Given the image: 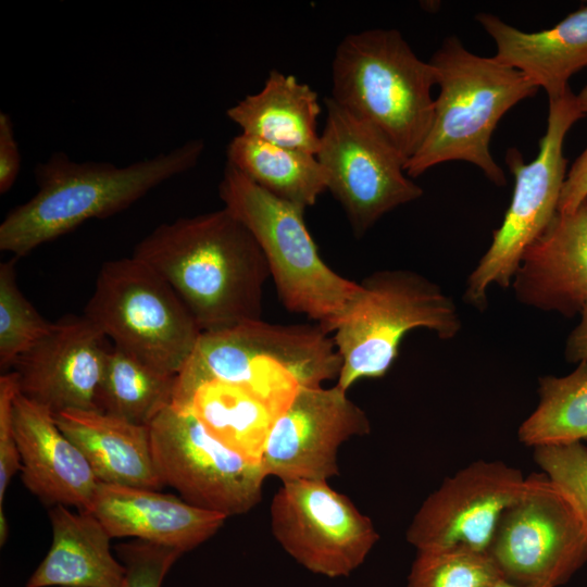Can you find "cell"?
Here are the masks:
<instances>
[{"label": "cell", "instance_id": "1", "mask_svg": "<svg viewBox=\"0 0 587 587\" xmlns=\"http://www.w3.org/2000/svg\"><path fill=\"white\" fill-rule=\"evenodd\" d=\"M132 255L173 288L202 333L261 320L268 264L250 229L225 207L159 225Z\"/></svg>", "mask_w": 587, "mask_h": 587}, {"label": "cell", "instance_id": "2", "mask_svg": "<svg viewBox=\"0 0 587 587\" xmlns=\"http://www.w3.org/2000/svg\"><path fill=\"white\" fill-rule=\"evenodd\" d=\"M204 147L202 139H191L127 166L76 162L63 151L52 153L34 168L38 191L0 224V249L17 259L90 218L120 213L157 186L195 167Z\"/></svg>", "mask_w": 587, "mask_h": 587}, {"label": "cell", "instance_id": "3", "mask_svg": "<svg viewBox=\"0 0 587 587\" xmlns=\"http://www.w3.org/2000/svg\"><path fill=\"white\" fill-rule=\"evenodd\" d=\"M341 358L328 333L316 325H278L262 320L201 334L176 376L172 405L187 409L203 383L248 387L280 414L303 387L337 379Z\"/></svg>", "mask_w": 587, "mask_h": 587}, {"label": "cell", "instance_id": "4", "mask_svg": "<svg viewBox=\"0 0 587 587\" xmlns=\"http://www.w3.org/2000/svg\"><path fill=\"white\" fill-rule=\"evenodd\" d=\"M439 93L434 103L429 132L405 163L409 177L448 161L477 166L501 187L507 178L490 153V138L502 116L538 88L521 72L495 57L469 51L455 37H447L429 60Z\"/></svg>", "mask_w": 587, "mask_h": 587}, {"label": "cell", "instance_id": "5", "mask_svg": "<svg viewBox=\"0 0 587 587\" xmlns=\"http://www.w3.org/2000/svg\"><path fill=\"white\" fill-rule=\"evenodd\" d=\"M435 85L434 66L397 29L350 34L336 49L330 98L377 132L405 163L429 132Z\"/></svg>", "mask_w": 587, "mask_h": 587}, {"label": "cell", "instance_id": "6", "mask_svg": "<svg viewBox=\"0 0 587 587\" xmlns=\"http://www.w3.org/2000/svg\"><path fill=\"white\" fill-rule=\"evenodd\" d=\"M218 192L224 207L260 245L286 309L333 333L361 285L340 276L322 260L305 226L304 210L265 191L228 163Z\"/></svg>", "mask_w": 587, "mask_h": 587}, {"label": "cell", "instance_id": "7", "mask_svg": "<svg viewBox=\"0 0 587 587\" xmlns=\"http://www.w3.org/2000/svg\"><path fill=\"white\" fill-rule=\"evenodd\" d=\"M360 285L359 295L333 332L341 358L336 385L345 391L362 378L383 377L410 330L426 328L449 340L462 328L454 301L416 272L377 271Z\"/></svg>", "mask_w": 587, "mask_h": 587}, {"label": "cell", "instance_id": "8", "mask_svg": "<svg viewBox=\"0 0 587 587\" xmlns=\"http://www.w3.org/2000/svg\"><path fill=\"white\" fill-rule=\"evenodd\" d=\"M84 315L115 347L176 376L202 334L173 288L134 255L102 264Z\"/></svg>", "mask_w": 587, "mask_h": 587}, {"label": "cell", "instance_id": "9", "mask_svg": "<svg viewBox=\"0 0 587 587\" xmlns=\"http://www.w3.org/2000/svg\"><path fill=\"white\" fill-rule=\"evenodd\" d=\"M586 114L570 89L549 100L547 128L539 140L537 157L525 163L511 148L505 163L514 176L510 205L491 242L466 280L464 301L484 311L491 285L511 286L525 250L545 232L558 214V203L566 177L567 160L563 145L567 132Z\"/></svg>", "mask_w": 587, "mask_h": 587}, {"label": "cell", "instance_id": "10", "mask_svg": "<svg viewBox=\"0 0 587 587\" xmlns=\"http://www.w3.org/2000/svg\"><path fill=\"white\" fill-rule=\"evenodd\" d=\"M487 553L508 582L559 587L587 562V530L566 495L533 473L503 511Z\"/></svg>", "mask_w": 587, "mask_h": 587}, {"label": "cell", "instance_id": "11", "mask_svg": "<svg viewBox=\"0 0 587 587\" xmlns=\"http://www.w3.org/2000/svg\"><path fill=\"white\" fill-rule=\"evenodd\" d=\"M149 428L158 476L185 501L227 517L259 504L267 477L262 463L218 442L188 409L171 404Z\"/></svg>", "mask_w": 587, "mask_h": 587}, {"label": "cell", "instance_id": "12", "mask_svg": "<svg viewBox=\"0 0 587 587\" xmlns=\"http://www.w3.org/2000/svg\"><path fill=\"white\" fill-rule=\"evenodd\" d=\"M316 158L327 189L344 208L355 235L382 216L419 199L422 188L405 173V160L377 132L350 115L332 98Z\"/></svg>", "mask_w": 587, "mask_h": 587}, {"label": "cell", "instance_id": "13", "mask_svg": "<svg viewBox=\"0 0 587 587\" xmlns=\"http://www.w3.org/2000/svg\"><path fill=\"white\" fill-rule=\"evenodd\" d=\"M270 515L280 547L308 571L329 578L349 576L379 539L372 520L327 480L283 482Z\"/></svg>", "mask_w": 587, "mask_h": 587}, {"label": "cell", "instance_id": "14", "mask_svg": "<svg viewBox=\"0 0 587 587\" xmlns=\"http://www.w3.org/2000/svg\"><path fill=\"white\" fill-rule=\"evenodd\" d=\"M526 477L502 461H474L444 479L421 504L405 533L416 551L464 547L487 552L503 511Z\"/></svg>", "mask_w": 587, "mask_h": 587}, {"label": "cell", "instance_id": "15", "mask_svg": "<svg viewBox=\"0 0 587 587\" xmlns=\"http://www.w3.org/2000/svg\"><path fill=\"white\" fill-rule=\"evenodd\" d=\"M370 432L367 415L347 391L337 385L303 387L275 421L261 463L267 477L282 483L328 482L339 474L341 445Z\"/></svg>", "mask_w": 587, "mask_h": 587}, {"label": "cell", "instance_id": "16", "mask_svg": "<svg viewBox=\"0 0 587 587\" xmlns=\"http://www.w3.org/2000/svg\"><path fill=\"white\" fill-rule=\"evenodd\" d=\"M111 346L84 314L62 317L14 364L20 394L53 414L97 410V392Z\"/></svg>", "mask_w": 587, "mask_h": 587}, {"label": "cell", "instance_id": "17", "mask_svg": "<svg viewBox=\"0 0 587 587\" xmlns=\"http://www.w3.org/2000/svg\"><path fill=\"white\" fill-rule=\"evenodd\" d=\"M511 287L516 300L567 319L587 302V198L554 216L525 250Z\"/></svg>", "mask_w": 587, "mask_h": 587}, {"label": "cell", "instance_id": "18", "mask_svg": "<svg viewBox=\"0 0 587 587\" xmlns=\"http://www.w3.org/2000/svg\"><path fill=\"white\" fill-rule=\"evenodd\" d=\"M13 423L24 486L51 507L89 511L99 480L79 449L59 428L53 413L18 391Z\"/></svg>", "mask_w": 587, "mask_h": 587}, {"label": "cell", "instance_id": "19", "mask_svg": "<svg viewBox=\"0 0 587 587\" xmlns=\"http://www.w3.org/2000/svg\"><path fill=\"white\" fill-rule=\"evenodd\" d=\"M88 512L112 538L134 537L183 553L210 539L227 519L159 490L100 482Z\"/></svg>", "mask_w": 587, "mask_h": 587}, {"label": "cell", "instance_id": "20", "mask_svg": "<svg viewBox=\"0 0 587 587\" xmlns=\"http://www.w3.org/2000/svg\"><path fill=\"white\" fill-rule=\"evenodd\" d=\"M476 20L496 43L494 57L542 88L548 100L564 95L570 78L587 67V5L538 32L520 30L490 13Z\"/></svg>", "mask_w": 587, "mask_h": 587}, {"label": "cell", "instance_id": "21", "mask_svg": "<svg viewBox=\"0 0 587 587\" xmlns=\"http://www.w3.org/2000/svg\"><path fill=\"white\" fill-rule=\"evenodd\" d=\"M54 420L100 483L160 490L149 426L98 410H63Z\"/></svg>", "mask_w": 587, "mask_h": 587}, {"label": "cell", "instance_id": "22", "mask_svg": "<svg viewBox=\"0 0 587 587\" xmlns=\"http://www.w3.org/2000/svg\"><path fill=\"white\" fill-rule=\"evenodd\" d=\"M52 544L26 587H123L125 566L111 552L112 537L90 512L49 510Z\"/></svg>", "mask_w": 587, "mask_h": 587}, {"label": "cell", "instance_id": "23", "mask_svg": "<svg viewBox=\"0 0 587 587\" xmlns=\"http://www.w3.org/2000/svg\"><path fill=\"white\" fill-rule=\"evenodd\" d=\"M322 112L317 93L294 75L270 72L263 88L227 109L241 134L316 155Z\"/></svg>", "mask_w": 587, "mask_h": 587}, {"label": "cell", "instance_id": "24", "mask_svg": "<svg viewBox=\"0 0 587 587\" xmlns=\"http://www.w3.org/2000/svg\"><path fill=\"white\" fill-rule=\"evenodd\" d=\"M187 409L218 442L259 462L273 425L280 415L253 390L223 380L201 384Z\"/></svg>", "mask_w": 587, "mask_h": 587}, {"label": "cell", "instance_id": "25", "mask_svg": "<svg viewBox=\"0 0 587 587\" xmlns=\"http://www.w3.org/2000/svg\"><path fill=\"white\" fill-rule=\"evenodd\" d=\"M227 163L249 180L302 210L327 190L316 155L239 134L227 146Z\"/></svg>", "mask_w": 587, "mask_h": 587}, {"label": "cell", "instance_id": "26", "mask_svg": "<svg viewBox=\"0 0 587 587\" xmlns=\"http://www.w3.org/2000/svg\"><path fill=\"white\" fill-rule=\"evenodd\" d=\"M176 375L166 374L111 346L97 392L98 411L149 426L172 404Z\"/></svg>", "mask_w": 587, "mask_h": 587}, {"label": "cell", "instance_id": "27", "mask_svg": "<svg viewBox=\"0 0 587 587\" xmlns=\"http://www.w3.org/2000/svg\"><path fill=\"white\" fill-rule=\"evenodd\" d=\"M538 404L519 427L526 446L569 445L587 440V362L565 376L538 379Z\"/></svg>", "mask_w": 587, "mask_h": 587}, {"label": "cell", "instance_id": "28", "mask_svg": "<svg viewBox=\"0 0 587 587\" xmlns=\"http://www.w3.org/2000/svg\"><path fill=\"white\" fill-rule=\"evenodd\" d=\"M503 579L487 552L448 547L417 551L407 587H494Z\"/></svg>", "mask_w": 587, "mask_h": 587}, {"label": "cell", "instance_id": "29", "mask_svg": "<svg viewBox=\"0 0 587 587\" xmlns=\"http://www.w3.org/2000/svg\"><path fill=\"white\" fill-rule=\"evenodd\" d=\"M16 258L0 265V370L13 369L16 361L37 345L54 323L42 317L21 292L15 272Z\"/></svg>", "mask_w": 587, "mask_h": 587}, {"label": "cell", "instance_id": "30", "mask_svg": "<svg viewBox=\"0 0 587 587\" xmlns=\"http://www.w3.org/2000/svg\"><path fill=\"white\" fill-rule=\"evenodd\" d=\"M534 460L571 500L587 530V446L574 442L537 447Z\"/></svg>", "mask_w": 587, "mask_h": 587}, {"label": "cell", "instance_id": "31", "mask_svg": "<svg viewBox=\"0 0 587 587\" xmlns=\"http://www.w3.org/2000/svg\"><path fill=\"white\" fill-rule=\"evenodd\" d=\"M116 552L126 571L123 587H161L183 554L174 548L139 539L118 545Z\"/></svg>", "mask_w": 587, "mask_h": 587}, {"label": "cell", "instance_id": "32", "mask_svg": "<svg viewBox=\"0 0 587 587\" xmlns=\"http://www.w3.org/2000/svg\"><path fill=\"white\" fill-rule=\"evenodd\" d=\"M17 394L18 382L15 371L2 373L0 376V508H3V499L12 477L21 470L13 423V405Z\"/></svg>", "mask_w": 587, "mask_h": 587}, {"label": "cell", "instance_id": "33", "mask_svg": "<svg viewBox=\"0 0 587 587\" xmlns=\"http://www.w3.org/2000/svg\"><path fill=\"white\" fill-rule=\"evenodd\" d=\"M580 110L587 116V84L576 95ZM587 198V147L567 171L558 203V212L574 211Z\"/></svg>", "mask_w": 587, "mask_h": 587}, {"label": "cell", "instance_id": "34", "mask_svg": "<svg viewBox=\"0 0 587 587\" xmlns=\"http://www.w3.org/2000/svg\"><path fill=\"white\" fill-rule=\"evenodd\" d=\"M21 170V154L11 116L0 112V192L14 185Z\"/></svg>", "mask_w": 587, "mask_h": 587}, {"label": "cell", "instance_id": "35", "mask_svg": "<svg viewBox=\"0 0 587 587\" xmlns=\"http://www.w3.org/2000/svg\"><path fill=\"white\" fill-rule=\"evenodd\" d=\"M579 315L578 324L565 342L564 357L570 363L587 362V302Z\"/></svg>", "mask_w": 587, "mask_h": 587}, {"label": "cell", "instance_id": "36", "mask_svg": "<svg viewBox=\"0 0 587 587\" xmlns=\"http://www.w3.org/2000/svg\"><path fill=\"white\" fill-rule=\"evenodd\" d=\"M9 535V524L3 508H0V546L2 547Z\"/></svg>", "mask_w": 587, "mask_h": 587}, {"label": "cell", "instance_id": "37", "mask_svg": "<svg viewBox=\"0 0 587 587\" xmlns=\"http://www.w3.org/2000/svg\"><path fill=\"white\" fill-rule=\"evenodd\" d=\"M494 587H544V586L519 585V584H514V583H511V582H508V580L503 579L500 583H498L497 585H495Z\"/></svg>", "mask_w": 587, "mask_h": 587}]
</instances>
